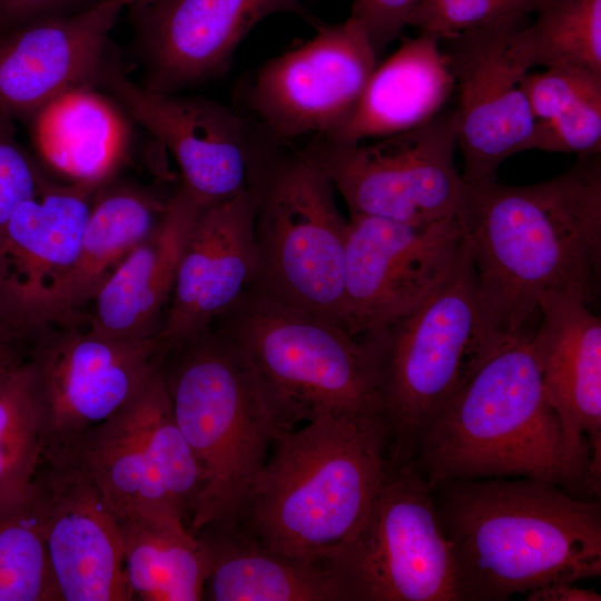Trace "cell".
Returning <instances> with one entry per match:
<instances>
[{
    "instance_id": "obj_35",
    "label": "cell",
    "mask_w": 601,
    "mask_h": 601,
    "mask_svg": "<svg viewBox=\"0 0 601 601\" xmlns=\"http://www.w3.org/2000/svg\"><path fill=\"white\" fill-rule=\"evenodd\" d=\"M12 120L0 111V231L14 210L48 181L19 144Z\"/></svg>"
},
{
    "instance_id": "obj_41",
    "label": "cell",
    "mask_w": 601,
    "mask_h": 601,
    "mask_svg": "<svg viewBox=\"0 0 601 601\" xmlns=\"http://www.w3.org/2000/svg\"><path fill=\"white\" fill-rule=\"evenodd\" d=\"M0 336H4V337H8V336H6L4 334H2L1 332H0ZM8 338H9V337H8ZM10 339H11V338H10ZM12 341H13V339H12Z\"/></svg>"
},
{
    "instance_id": "obj_28",
    "label": "cell",
    "mask_w": 601,
    "mask_h": 601,
    "mask_svg": "<svg viewBox=\"0 0 601 601\" xmlns=\"http://www.w3.org/2000/svg\"><path fill=\"white\" fill-rule=\"evenodd\" d=\"M119 529L131 600H204L207 550L183 519L135 514L119 521Z\"/></svg>"
},
{
    "instance_id": "obj_30",
    "label": "cell",
    "mask_w": 601,
    "mask_h": 601,
    "mask_svg": "<svg viewBox=\"0 0 601 601\" xmlns=\"http://www.w3.org/2000/svg\"><path fill=\"white\" fill-rule=\"evenodd\" d=\"M47 445L42 396L31 359L0 372V514L29 499Z\"/></svg>"
},
{
    "instance_id": "obj_33",
    "label": "cell",
    "mask_w": 601,
    "mask_h": 601,
    "mask_svg": "<svg viewBox=\"0 0 601 601\" xmlns=\"http://www.w3.org/2000/svg\"><path fill=\"white\" fill-rule=\"evenodd\" d=\"M0 601H61L30 496L0 514Z\"/></svg>"
},
{
    "instance_id": "obj_40",
    "label": "cell",
    "mask_w": 601,
    "mask_h": 601,
    "mask_svg": "<svg viewBox=\"0 0 601 601\" xmlns=\"http://www.w3.org/2000/svg\"><path fill=\"white\" fill-rule=\"evenodd\" d=\"M118 1H120L125 7L134 8V7L147 6L158 0H118Z\"/></svg>"
},
{
    "instance_id": "obj_34",
    "label": "cell",
    "mask_w": 601,
    "mask_h": 601,
    "mask_svg": "<svg viewBox=\"0 0 601 601\" xmlns=\"http://www.w3.org/2000/svg\"><path fill=\"white\" fill-rule=\"evenodd\" d=\"M538 0H423L408 26L441 40L529 18Z\"/></svg>"
},
{
    "instance_id": "obj_23",
    "label": "cell",
    "mask_w": 601,
    "mask_h": 601,
    "mask_svg": "<svg viewBox=\"0 0 601 601\" xmlns=\"http://www.w3.org/2000/svg\"><path fill=\"white\" fill-rule=\"evenodd\" d=\"M26 120L38 157L68 183L100 187L129 156L135 122L92 85L68 89Z\"/></svg>"
},
{
    "instance_id": "obj_14",
    "label": "cell",
    "mask_w": 601,
    "mask_h": 601,
    "mask_svg": "<svg viewBox=\"0 0 601 601\" xmlns=\"http://www.w3.org/2000/svg\"><path fill=\"white\" fill-rule=\"evenodd\" d=\"M98 188L47 181L0 231V332L9 338L61 324L62 289Z\"/></svg>"
},
{
    "instance_id": "obj_37",
    "label": "cell",
    "mask_w": 601,
    "mask_h": 601,
    "mask_svg": "<svg viewBox=\"0 0 601 601\" xmlns=\"http://www.w3.org/2000/svg\"><path fill=\"white\" fill-rule=\"evenodd\" d=\"M100 0H0V35L24 23L82 11Z\"/></svg>"
},
{
    "instance_id": "obj_3",
    "label": "cell",
    "mask_w": 601,
    "mask_h": 601,
    "mask_svg": "<svg viewBox=\"0 0 601 601\" xmlns=\"http://www.w3.org/2000/svg\"><path fill=\"white\" fill-rule=\"evenodd\" d=\"M384 415H325L278 431L238 525L268 549L324 561L358 529L386 476Z\"/></svg>"
},
{
    "instance_id": "obj_13",
    "label": "cell",
    "mask_w": 601,
    "mask_h": 601,
    "mask_svg": "<svg viewBox=\"0 0 601 601\" xmlns=\"http://www.w3.org/2000/svg\"><path fill=\"white\" fill-rule=\"evenodd\" d=\"M464 246L457 217L411 225L349 215L344 328L358 337L383 335L451 277Z\"/></svg>"
},
{
    "instance_id": "obj_21",
    "label": "cell",
    "mask_w": 601,
    "mask_h": 601,
    "mask_svg": "<svg viewBox=\"0 0 601 601\" xmlns=\"http://www.w3.org/2000/svg\"><path fill=\"white\" fill-rule=\"evenodd\" d=\"M124 8L118 0H100L1 33L0 111L26 119L68 89L92 85Z\"/></svg>"
},
{
    "instance_id": "obj_1",
    "label": "cell",
    "mask_w": 601,
    "mask_h": 601,
    "mask_svg": "<svg viewBox=\"0 0 601 601\" xmlns=\"http://www.w3.org/2000/svg\"><path fill=\"white\" fill-rule=\"evenodd\" d=\"M464 181V180H463ZM457 218L489 328L512 339L534 331L549 293L594 305L601 287V157L582 155L558 176L512 186L465 183Z\"/></svg>"
},
{
    "instance_id": "obj_31",
    "label": "cell",
    "mask_w": 601,
    "mask_h": 601,
    "mask_svg": "<svg viewBox=\"0 0 601 601\" xmlns=\"http://www.w3.org/2000/svg\"><path fill=\"white\" fill-rule=\"evenodd\" d=\"M510 53L525 70L572 67L601 75V0H538Z\"/></svg>"
},
{
    "instance_id": "obj_9",
    "label": "cell",
    "mask_w": 601,
    "mask_h": 601,
    "mask_svg": "<svg viewBox=\"0 0 601 601\" xmlns=\"http://www.w3.org/2000/svg\"><path fill=\"white\" fill-rule=\"evenodd\" d=\"M323 562L345 601H461L431 487L413 461H390L363 522Z\"/></svg>"
},
{
    "instance_id": "obj_12",
    "label": "cell",
    "mask_w": 601,
    "mask_h": 601,
    "mask_svg": "<svg viewBox=\"0 0 601 601\" xmlns=\"http://www.w3.org/2000/svg\"><path fill=\"white\" fill-rule=\"evenodd\" d=\"M367 36L349 17L275 57L240 87L247 117L280 144L336 130L352 114L377 66Z\"/></svg>"
},
{
    "instance_id": "obj_29",
    "label": "cell",
    "mask_w": 601,
    "mask_h": 601,
    "mask_svg": "<svg viewBox=\"0 0 601 601\" xmlns=\"http://www.w3.org/2000/svg\"><path fill=\"white\" fill-rule=\"evenodd\" d=\"M521 86L535 121L532 149L601 154V75L554 67L529 71Z\"/></svg>"
},
{
    "instance_id": "obj_18",
    "label": "cell",
    "mask_w": 601,
    "mask_h": 601,
    "mask_svg": "<svg viewBox=\"0 0 601 601\" xmlns=\"http://www.w3.org/2000/svg\"><path fill=\"white\" fill-rule=\"evenodd\" d=\"M30 500L61 601H131L119 522L90 477L46 451Z\"/></svg>"
},
{
    "instance_id": "obj_4",
    "label": "cell",
    "mask_w": 601,
    "mask_h": 601,
    "mask_svg": "<svg viewBox=\"0 0 601 601\" xmlns=\"http://www.w3.org/2000/svg\"><path fill=\"white\" fill-rule=\"evenodd\" d=\"M522 334L489 358L424 428L413 462L427 485L533 477L577 486L562 424Z\"/></svg>"
},
{
    "instance_id": "obj_36",
    "label": "cell",
    "mask_w": 601,
    "mask_h": 601,
    "mask_svg": "<svg viewBox=\"0 0 601 601\" xmlns=\"http://www.w3.org/2000/svg\"><path fill=\"white\" fill-rule=\"evenodd\" d=\"M423 0H354L349 18L359 24L378 56L408 26Z\"/></svg>"
},
{
    "instance_id": "obj_2",
    "label": "cell",
    "mask_w": 601,
    "mask_h": 601,
    "mask_svg": "<svg viewBox=\"0 0 601 601\" xmlns=\"http://www.w3.org/2000/svg\"><path fill=\"white\" fill-rule=\"evenodd\" d=\"M432 497L461 601H503L601 575V503L533 477L453 479Z\"/></svg>"
},
{
    "instance_id": "obj_32",
    "label": "cell",
    "mask_w": 601,
    "mask_h": 601,
    "mask_svg": "<svg viewBox=\"0 0 601 601\" xmlns=\"http://www.w3.org/2000/svg\"><path fill=\"white\" fill-rule=\"evenodd\" d=\"M126 410L156 476L189 528L200 497L203 475L176 421L161 366Z\"/></svg>"
},
{
    "instance_id": "obj_17",
    "label": "cell",
    "mask_w": 601,
    "mask_h": 601,
    "mask_svg": "<svg viewBox=\"0 0 601 601\" xmlns=\"http://www.w3.org/2000/svg\"><path fill=\"white\" fill-rule=\"evenodd\" d=\"M529 18L441 40L459 93L465 183L494 178L505 159L532 149L535 121L521 86L529 71L510 53L514 31Z\"/></svg>"
},
{
    "instance_id": "obj_22",
    "label": "cell",
    "mask_w": 601,
    "mask_h": 601,
    "mask_svg": "<svg viewBox=\"0 0 601 601\" xmlns=\"http://www.w3.org/2000/svg\"><path fill=\"white\" fill-rule=\"evenodd\" d=\"M201 207L180 185L154 229L121 260L98 290L88 331L118 339L158 335L179 262Z\"/></svg>"
},
{
    "instance_id": "obj_11",
    "label": "cell",
    "mask_w": 601,
    "mask_h": 601,
    "mask_svg": "<svg viewBox=\"0 0 601 601\" xmlns=\"http://www.w3.org/2000/svg\"><path fill=\"white\" fill-rule=\"evenodd\" d=\"M328 174L349 215L425 225L457 217L464 181L455 164V110L373 142L306 146Z\"/></svg>"
},
{
    "instance_id": "obj_26",
    "label": "cell",
    "mask_w": 601,
    "mask_h": 601,
    "mask_svg": "<svg viewBox=\"0 0 601 601\" xmlns=\"http://www.w3.org/2000/svg\"><path fill=\"white\" fill-rule=\"evenodd\" d=\"M168 198L114 178L97 189L62 289L61 325L77 321L80 308L93 300L127 254L158 224Z\"/></svg>"
},
{
    "instance_id": "obj_27",
    "label": "cell",
    "mask_w": 601,
    "mask_h": 601,
    "mask_svg": "<svg viewBox=\"0 0 601 601\" xmlns=\"http://www.w3.org/2000/svg\"><path fill=\"white\" fill-rule=\"evenodd\" d=\"M126 406L67 444L46 451L80 467L118 522L135 514L174 515L185 521L156 476Z\"/></svg>"
},
{
    "instance_id": "obj_15",
    "label": "cell",
    "mask_w": 601,
    "mask_h": 601,
    "mask_svg": "<svg viewBox=\"0 0 601 601\" xmlns=\"http://www.w3.org/2000/svg\"><path fill=\"white\" fill-rule=\"evenodd\" d=\"M166 354L158 335L118 339L69 326L39 337L30 359L43 402L46 450L67 444L120 412L160 368Z\"/></svg>"
},
{
    "instance_id": "obj_16",
    "label": "cell",
    "mask_w": 601,
    "mask_h": 601,
    "mask_svg": "<svg viewBox=\"0 0 601 601\" xmlns=\"http://www.w3.org/2000/svg\"><path fill=\"white\" fill-rule=\"evenodd\" d=\"M130 10L141 85L169 93L224 73L240 41L270 14L292 13L315 29L324 23L299 0H158Z\"/></svg>"
},
{
    "instance_id": "obj_10",
    "label": "cell",
    "mask_w": 601,
    "mask_h": 601,
    "mask_svg": "<svg viewBox=\"0 0 601 601\" xmlns=\"http://www.w3.org/2000/svg\"><path fill=\"white\" fill-rule=\"evenodd\" d=\"M92 85L110 95L177 162L181 186L206 208L250 189L280 142L220 102L151 90L130 78L109 41Z\"/></svg>"
},
{
    "instance_id": "obj_25",
    "label": "cell",
    "mask_w": 601,
    "mask_h": 601,
    "mask_svg": "<svg viewBox=\"0 0 601 601\" xmlns=\"http://www.w3.org/2000/svg\"><path fill=\"white\" fill-rule=\"evenodd\" d=\"M194 534L208 554L204 600L345 601L337 575L323 561L275 552L238 524H210Z\"/></svg>"
},
{
    "instance_id": "obj_38",
    "label": "cell",
    "mask_w": 601,
    "mask_h": 601,
    "mask_svg": "<svg viewBox=\"0 0 601 601\" xmlns=\"http://www.w3.org/2000/svg\"><path fill=\"white\" fill-rule=\"evenodd\" d=\"M526 601H601V594L577 585V583H554L538 588L524 594Z\"/></svg>"
},
{
    "instance_id": "obj_39",
    "label": "cell",
    "mask_w": 601,
    "mask_h": 601,
    "mask_svg": "<svg viewBox=\"0 0 601 601\" xmlns=\"http://www.w3.org/2000/svg\"><path fill=\"white\" fill-rule=\"evenodd\" d=\"M13 345L14 341L0 336V372L19 362Z\"/></svg>"
},
{
    "instance_id": "obj_8",
    "label": "cell",
    "mask_w": 601,
    "mask_h": 601,
    "mask_svg": "<svg viewBox=\"0 0 601 601\" xmlns=\"http://www.w3.org/2000/svg\"><path fill=\"white\" fill-rule=\"evenodd\" d=\"M382 397L390 460L413 461L439 411L512 339L483 316L469 244L451 277L383 335Z\"/></svg>"
},
{
    "instance_id": "obj_20",
    "label": "cell",
    "mask_w": 601,
    "mask_h": 601,
    "mask_svg": "<svg viewBox=\"0 0 601 601\" xmlns=\"http://www.w3.org/2000/svg\"><path fill=\"white\" fill-rule=\"evenodd\" d=\"M255 209L250 188L198 213L158 332L167 351L211 327L255 284Z\"/></svg>"
},
{
    "instance_id": "obj_7",
    "label": "cell",
    "mask_w": 601,
    "mask_h": 601,
    "mask_svg": "<svg viewBox=\"0 0 601 601\" xmlns=\"http://www.w3.org/2000/svg\"><path fill=\"white\" fill-rule=\"evenodd\" d=\"M279 144L256 174V287L344 328L348 220L312 151Z\"/></svg>"
},
{
    "instance_id": "obj_5",
    "label": "cell",
    "mask_w": 601,
    "mask_h": 601,
    "mask_svg": "<svg viewBox=\"0 0 601 601\" xmlns=\"http://www.w3.org/2000/svg\"><path fill=\"white\" fill-rule=\"evenodd\" d=\"M242 352L280 431L325 415H384L382 343L250 287L211 325Z\"/></svg>"
},
{
    "instance_id": "obj_6",
    "label": "cell",
    "mask_w": 601,
    "mask_h": 601,
    "mask_svg": "<svg viewBox=\"0 0 601 601\" xmlns=\"http://www.w3.org/2000/svg\"><path fill=\"white\" fill-rule=\"evenodd\" d=\"M161 371L203 475L189 531L237 524L280 431L258 378L238 347L213 326L168 349Z\"/></svg>"
},
{
    "instance_id": "obj_24",
    "label": "cell",
    "mask_w": 601,
    "mask_h": 601,
    "mask_svg": "<svg viewBox=\"0 0 601 601\" xmlns=\"http://www.w3.org/2000/svg\"><path fill=\"white\" fill-rule=\"evenodd\" d=\"M454 89L441 39L418 32L375 67L352 114L322 138L356 144L407 131L440 114Z\"/></svg>"
},
{
    "instance_id": "obj_19",
    "label": "cell",
    "mask_w": 601,
    "mask_h": 601,
    "mask_svg": "<svg viewBox=\"0 0 601 601\" xmlns=\"http://www.w3.org/2000/svg\"><path fill=\"white\" fill-rule=\"evenodd\" d=\"M531 345L548 401L559 416L577 485L600 495L601 319L583 300L549 293Z\"/></svg>"
}]
</instances>
